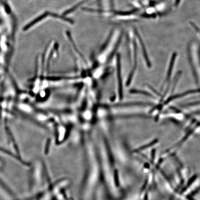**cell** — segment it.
Wrapping results in <instances>:
<instances>
[{
  "label": "cell",
  "instance_id": "3",
  "mask_svg": "<svg viewBox=\"0 0 200 200\" xmlns=\"http://www.w3.org/2000/svg\"><path fill=\"white\" fill-rule=\"evenodd\" d=\"M176 57H177V53H173L172 54V56H171V62H170L169 67L168 71V72H167L166 79H165V82H164V86L165 85V84H166V82H168L169 81V80L171 75V73H172L173 66H174L175 62L176 59Z\"/></svg>",
  "mask_w": 200,
  "mask_h": 200
},
{
  "label": "cell",
  "instance_id": "9",
  "mask_svg": "<svg viewBox=\"0 0 200 200\" xmlns=\"http://www.w3.org/2000/svg\"><path fill=\"white\" fill-rule=\"evenodd\" d=\"M169 200H174V198H173V197L171 198Z\"/></svg>",
  "mask_w": 200,
  "mask_h": 200
},
{
  "label": "cell",
  "instance_id": "1",
  "mask_svg": "<svg viewBox=\"0 0 200 200\" xmlns=\"http://www.w3.org/2000/svg\"><path fill=\"white\" fill-rule=\"evenodd\" d=\"M200 88L197 89V90H190L187 91L186 92H184L182 94H179L175 95H172L169 97L168 99L166 100V101L164 103V105H166L167 104L170 103L171 101H172L173 100H175V99L179 98L182 97H184L185 95H188L192 94H195V93H200Z\"/></svg>",
  "mask_w": 200,
  "mask_h": 200
},
{
  "label": "cell",
  "instance_id": "7",
  "mask_svg": "<svg viewBox=\"0 0 200 200\" xmlns=\"http://www.w3.org/2000/svg\"><path fill=\"white\" fill-rule=\"evenodd\" d=\"M130 92H131V93L140 94L144 95H146V96H148V97H153V95H152L151 94L146 92V91H144L140 90H132L130 91Z\"/></svg>",
  "mask_w": 200,
  "mask_h": 200
},
{
  "label": "cell",
  "instance_id": "4",
  "mask_svg": "<svg viewBox=\"0 0 200 200\" xmlns=\"http://www.w3.org/2000/svg\"><path fill=\"white\" fill-rule=\"evenodd\" d=\"M158 142V139H154L153 141H152L151 142H150L148 144H146V145H144V146H140V147L138 148V149H137L134 150V152H136V153H138V152H139L140 151H143L144 150L148 148H149V147H152V146H154L155 144H156Z\"/></svg>",
  "mask_w": 200,
  "mask_h": 200
},
{
  "label": "cell",
  "instance_id": "2",
  "mask_svg": "<svg viewBox=\"0 0 200 200\" xmlns=\"http://www.w3.org/2000/svg\"><path fill=\"white\" fill-rule=\"evenodd\" d=\"M120 59L119 55H117V77H118V84H119V95L120 98L121 99L123 97L122 85L121 80V72H120Z\"/></svg>",
  "mask_w": 200,
  "mask_h": 200
},
{
  "label": "cell",
  "instance_id": "8",
  "mask_svg": "<svg viewBox=\"0 0 200 200\" xmlns=\"http://www.w3.org/2000/svg\"><path fill=\"white\" fill-rule=\"evenodd\" d=\"M140 1H141L143 5L145 6H147L151 3V0H140Z\"/></svg>",
  "mask_w": 200,
  "mask_h": 200
},
{
  "label": "cell",
  "instance_id": "5",
  "mask_svg": "<svg viewBox=\"0 0 200 200\" xmlns=\"http://www.w3.org/2000/svg\"><path fill=\"white\" fill-rule=\"evenodd\" d=\"M49 13L50 12H45L43 14H42L41 16H39V17L36 18L35 20H34L33 21H32V22L30 23L27 27V29H28V28L31 27L33 25L35 24L36 23H38V22L40 21V20H42L44 18H46L47 16H49Z\"/></svg>",
  "mask_w": 200,
  "mask_h": 200
},
{
  "label": "cell",
  "instance_id": "6",
  "mask_svg": "<svg viewBox=\"0 0 200 200\" xmlns=\"http://www.w3.org/2000/svg\"><path fill=\"white\" fill-rule=\"evenodd\" d=\"M197 175L193 176V177H191V178H190V180H188V182L186 184V185L185 186V187H184L183 188H182L181 191L180 193H181V194H182V193H184L185 191H186L188 189V188H190V187L191 186V185L193 184V182H194L197 179Z\"/></svg>",
  "mask_w": 200,
  "mask_h": 200
}]
</instances>
